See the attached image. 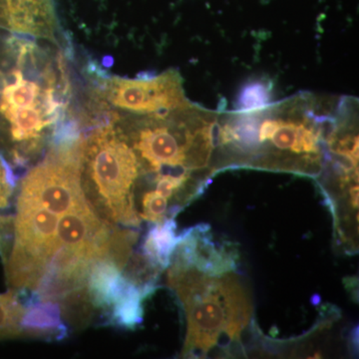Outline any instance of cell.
<instances>
[{
	"mask_svg": "<svg viewBox=\"0 0 359 359\" xmlns=\"http://www.w3.org/2000/svg\"><path fill=\"white\" fill-rule=\"evenodd\" d=\"M140 202L139 217L146 221L160 224L171 215L169 199L162 194L158 193L155 189L148 188L142 194Z\"/></svg>",
	"mask_w": 359,
	"mask_h": 359,
	"instance_id": "11",
	"label": "cell"
},
{
	"mask_svg": "<svg viewBox=\"0 0 359 359\" xmlns=\"http://www.w3.org/2000/svg\"><path fill=\"white\" fill-rule=\"evenodd\" d=\"M219 111L190 102L157 115L110 118L133 149L140 176L189 174L210 178Z\"/></svg>",
	"mask_w": 359,
	"mask_h": 359,
	"instance_id": "3",
	"label": "cell"
},
{
	"mask_svg": "<svg viewBox=\"0 0 359 359\" xmlns=\"http://www.w3.org/2000/svg\"><path fill=\"white\" fill-rule=\"evenodd\" d=\"M0 29L58 45L53 0H0Z\"/></svg>",
	"mask_w": 359,
	"mask_h": 359,
	"instance_id": "7",
	"label": "cell"
},
{
	"mask_svg": "<svg viewBox=\"0 0 359 359\" xmlns=\"http://www.w3.org/2000/svg\"><path fill=\"white\" fill-rule=\"evenodd\" d=\"M72 83L60 49L11 34L0 39V147L26 167L68 124Z\"/></svg>",
	"mask_w": 359,
	"mask_h": 359,
	"instance_id": "2",
	"label": "cell"
},
{
	"mask_svg": "<svg viewBox=\"0 0 359 359\" xmlns=\"http://www.w3.org/2000/svg\"><path fill=\"white\" fill-rule=\"evenodd\" d=\"M25 313V306L16 290L0 294V339L22 335L21 321Z\"/></svg>",
	"mask_w": 359,
	"mask_h": 359,
	"instance_id": "10",
	"label": "cell"
},
{
	"mask_svg": "<svg viewBox=\"0 0 359 359\" xmlns=\"http://www.w3.org/2000/svg\"><path fill=\"white\" fill-rule=\"evenodd\" d=\"M339 99L302 92L257 109L219 112L215 172L241 167L320 176Z\"/></svg>",
	"mask_w": 359,
	"mask_h": 359,
	"instance_id": "1",
	"label": "cell"
},
{
	"mask_svg": "<svg viewBox=\"0 0 359 359\" xmlns=\"http://www.w3.org/2000/svg\"><path fill=\"white\" fill-rule=\"evenodd\" d=\"M170 264L168 282L186 313L184 354L208 353L223 335L231 341L240 340L252 308L237 276L230 273L212 276L192 264Z\"/></svg>",
	"mask_w": 359,
	"mask_h": 359,
	"instance_id": "4",
	"label": "cell"
},
{
	"mask_svg": "<svg viewBox=\"0 0 359 359\" xmlns=\"http://www.w3.org/2000/svg\"><path fill=\"white\" fill-rule=\"evenodd\" d=\"M269 89L263 84H252L243 91L240 98L241 110L257 109L268 103Z\"/></svg>",
	"mask_w": 359,
	"mask_h": 359,
	"instance_id": "13",
	"label": "cell"
},
{
	"mask_svg": "<svg viewBox=\"0 0 359 359\" xmlns=\"http://www.w3.org/2000/svg\"><path fill=\"white\" fill-rule=\"evenodd\" d=\"M22 334L32 337L65 334L66 328L60 318V308L54 302L30 301L25 306V313L21 321Z\"/></svg>",
	"mask_w": 359,
	"mask_h": 359,
	"instance_id": "8",
	"label": "cell"
},
{
	"mask_svg": "<svg viewBox=\"0 0 359 359\" xmlns=\"http://www.w3.org/2000/svg\"><path fill=\"white\" fill-rule=\"evenodd\" d=\"M92 127L91 132L81 135L80 181L85 199L113 226H139L135 190L140 167L136 154L112 119Z\"/></svg>",
	"mask_w": 359,
	"mask_h": 359,
	"instance_id": "5",
	"label": "cell"
},
{
	"mask_svg": "<svg viewBox=\"0 0 359 359\" xmlns=\"http://www.w3.org/2000/svg\"><path fill=\"white\" fill-rule=\"evenodd\" d=\"M16 178L13 168L0 154V212L9 207L15 189Z\"/></svg>",
	"mask_w": 359,
	"mask_h": 359,
	"instance_id": "12",
	"label": "cell"
},
{
	"mask_svg": "<svg viewBox=\"0 0 359 359\" xmlns=\"http://www.w3.org/2000/svg\"><path fill=\"white\" fill-rule=\"evenodd\" d=\"M190 102L179 71L169 69L155 76L136 79L101 78L92 89L85 115L91 121L110 112L157 115L178 109Z\"/></svg>",
	"mask_w": 359,
	"mask_h": 359,
	"instance_id": "6",
	"label": "cell"
},
{
	"mask_svg": "<svg viewBox=\"0 0 359 359\" xmlns=\"http://www.w3.org/2000/svg\"><path fill=\"white\" fill-rule=\"evenodd\" d=\"M176 224L173 219H167L149 231L144 245L145 257L156 269L167 268L171 263L174 250L180 238L175 233Z\"/></svg>",
	"mask_w": 359,
	"mask_h": 359,
	"instance_id": "9",
	"label": "cell"
}]
</instances>
